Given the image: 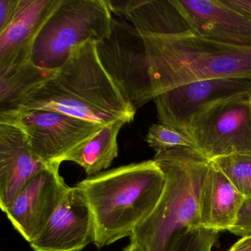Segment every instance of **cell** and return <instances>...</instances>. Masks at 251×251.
I'll return each instance as SVG.
<instances>
[{
  "label": "cell",
  "instance_id": "obj_3",
  "mask_svg": "<svg viewBox=\"0 0 251 251\" xmlns=\"http://www.w3.org/2000/svg\"><path fill=\"white\" fill-rule=\"evenodd\" d=\"M154 160L165 176L164 192L130 242L144 251H175L185 235L201 228V195L211 161L195 148L156 153Z\"/></svg>",
  "mask_w": 251,
  "mask_h": 251
},
{
  "label": "cell",
  "instance_id": "obj_4",
  "mask_svg": "<svg viewBox=\"0 0 251 251\" xmlns=\"http://www.w3.org/2000/svg\"><path fill=\"white\" fill-rule=\"evenodd\" d=\"M154 96L211 79L251 80V47L216 42L193 32L143 36Z\"/></svg>",
  "mask_w": 251,
  "mask_h": 251
},
{
  "label": "cell",
  "instance_id": "obj_8",
  "mask_svg": "<svg viewBox=\"0 0 251 251\" xmlns=\"http://www.w3.org/2000/svg\"><path fill=\"white\" fill-rule=\"evenodd\" d=\"M0 124L20 127L38 156L47 164H61L63 157L92 137L104 126L58 111L20 109L0 113Z\"/></svg>",
  "mask_w": 251,
  "mask_h": 251
},
{
  "label": "cell",
  "instance_id": "obj_2",
  "mask_svg": "<svg viewBox=\"0 0 251 251\" xmlns=\"http://www.w3.org/2000/svg\"><path fill=\"white\" fill-rule=\"evenodd\" d=\"M165 183L154 159L122 166L77 183L90 207L95 246L101 249L130 237L155 209Z\"/></svg>",
  "mask_w": 251,
  "mask_h": 251
},
{
  "label": "cell",
  "instance_id": "obj_12",
  "mask_svg": "<svg viewBox=\"0 0 251 251\" xmlns=\"http://www.w3.org/2000/svg\"><path fill=\"white\" fill-rule=\"evenodd\" d=\"M195 34L216 42L251 47V18L223 0H172Z\"/></svg>",
  "mask_w": 251,
  "mask_h": 251
},
{
  "label": "cell",
  "instance_id": "obj_27",
  "mask_svg": "<svg viewBox=\"0 0 251 251\" xmlns=\"http://www.w3.org/2000/svg\"><path fill=\"white\" fill-rule=\"evenodd\" d=\"M123 251H144V250L135 242H130Z\"/></svg>",
  "mask_w": 251,
  "mask_h": 251
},
{
  "label": "cell",
  "instance_id": "obj_14",
  "mask_svg": "<svg viewBox=\"0 0 251 251\" xmlns=\"http://www.w3.org/2000/svg\"><path fill=\"white\" fill-rule=\"evenodd\" d=\"M61 0H20L12 23L0 33V71L31 61L36 38Z\"/></svg>",
  "mask_w": 251,
  "mask_h": 251
},
{
  "label": "cell",
  "instance_id": "obj_1",
  "mask_svg": "<svg viewBox=\"0 0 251 251\" xmlns=\"http://www.w3.org/2000/svg\"><path fill=\"white\" fill-rule=\"evenodd\" d=\"M20 109L51 110L102 126L120 119L130 123L136 111L102 67L92 42L75 49L50 78L11 111Z\"/></svg>",
  "mask_w": 251,
  "mask_h": 251
},
{
  "label": "cell",
  "instance_id": "obj_7",
  "mask_svg": "<svg viewBox=\"0 0 251 251\" xmlns=\"http://www.w3.org/2000/svg\"><path fill=\"white\" fill-rule=\"evenodd\" d=\"M96 50L102 67L136 110L154 100L145 40L133 25L113 18L109 36L96 43Z\"/></svg>",
  "mask_w": 251,
  "mask_h": 251
},
{
  "label": "cell",
  "instance_id": "obj_10",
  "mask_svg": "<svg viewBox=\"0 0 251 251\" xmlns=\"http://www.w3.org/2000/svg\"><path fill=\"white\" fill-rule=\"evenodd\" d=\"M51 164L38 173L5 211L14 228L30 243L45 228L70 186Z\"/></svg>",
  "mask_w": 251,
  "mask_h": 251
},
{
  "label": "cell",
  "instance_id": "obj_15",
  "mask_svg": "<svg viewBox=\"0 0 251 251\" xmlns=\"http://www.w3.org/2000/svg\"><path fill=\"white\" fill-rule=\"evenodd\" d=\"M245 198L211 162L201 195V228L230 230Z\"/></svg>",
  "mask_w": 251,
  "mask_h": 251
},
{
  "label": "cell",
  "instance_id": "obj_5",
  "mask_svg": "<svg viewBox=\"0 0 251 251\" xmlns=\"http://www.w3.org/2000/svg\"><path fill=\"white\" fill-rule=\"evenodd\" d=\"M112 20L105 0H61L36 38L32 62L58 70L80 45L108 37Z\"/></svg>",
  "mask_w": 251,
  "mask_h": 251
},
{
  "label": "cell",
  "instance_id": "obj_23",
  "mask_svg": "<svg viewBox=\"0 0 251 251\" xmlns=\"http://www.w3.org/2000/svg\"><path fill=\"white\" fill-rule=\"evenodd\" d=\"M20 3V0H0V33L12 23Z\"/></svg>",
  "mask_w": 251,
  "mask_h": 251
},
{
  "label": "cell",
  "instance_id": "obj_17",
  "mask_svg": "<svg viewBox=\"0 0 251 251\" xmlns=\"http://www.w3.org/2000/svg\"><path fill=\"white\" fill-rule=\"evenodd\" d=\"M127 18L142 36L191 30L171 1L131 0Z\"/></svg>",
  "mask_w": 251,
  "mask_h": 251
},
{
  "label": "cell",
  "instance_id": "obj_6",
  "mask_svg": "<svg viewBox=\"0 0 251 251\" xmlns=\"http://www.w3.org/2000/svg\"><path fill=\"white\" fill-rule=\"evenodd\" d=\"M189 135L208 159L251 155V93L215 101L195 114Z\"/></svg>",
  "mask_w": 251,
  "mask_h": 251
},
{
  "label": "cell",
  "instance_id": "obj_24",
  "mask_svg": "<svg viewBox=\"0 0 251 251\" xmlns=\"http://www.w3.org/2000/svg\"><path fill=\"white\" fill-rule=\"evenodd\" d=\"M105 2L111 13L127 17L131 0H105Z\"/></svg>",
  "mask_w": 251,
  "mask_h": 251
},
{
  "label": "cell",
  "instance_id": "obj_18",
  "mask_svg": "<svg viewBox=\"0 0 251 251\" xmlns=\"http://www.w3.org/2000/svg\"><path fill=\"white\" fill-rule=\"evenodd\" d=\"M55 72L40 68L31 61L0 71V113L14 109L27 92L50 78Z\"/></svg>",
  "mask_w": 251,
  "mask_h": 251
},
{
  "label": "cell",
  "instance_id": "obj_13",
  "mask_svg": "<svg viewBox=\"0 0 251 251\" xmlns=\"http://www.w3.org/2000/svg\"><path fill=\"white\" fill-rule=\"evenodd\" d=\"M49 166L33 151L27 136L20 127L0 124V208L2 211L5 212L31 179Z\"/></svg>",
  "mask_w": 251,
  "mask_h": 251
},
{
  "label": "cell",
  "instance_id": "obj_11",
  "mask_svg": "<svg viewBox=\"0 0 251 251\" xmlns=\"http://www.w3.org/2000/svg\"><path fill=\"white\" fill-rule=\"evenodd\" d=\"M94 239L90 207L75 185L69 188L45 228L29 244L33 251H82Z\"/></svg>",
  "mask_w": 251,
  "mask_h": 251
},
{
  "label": "cell",
  "instance_id": "obj_21",
  "mask_svg": "<svg viewBox=\"0 0 251 251\" xmlns=\"http://www.w3.org/2000/svg\"><path fill=\"white\" fill-rule=\"evenodd\" d=\"M217 239V232L198 228L185 235L175 251H212Z\"/></svg>",
  "mask_w": 251,
  "mask_h": 251
},
{
  "label": "cell",
  "instance_id": "obj_22",
  "mask_svg": "<svg viewBox=\"0 0 251 251\" xmlns=\"http://www.w3.org/2000/svg\"><path fill=\"white\" fill-rule=\"evenodd\" d=\"M229 231L236 236H251V196L247 197L239 210L237 221Z\"/></svg>",
  "mask_w": 251,
  "mask_h": 251
},
{
  "label": "cell",
  "instance_id": "obj_25",
  "mask_svg": "<svg viewBox=\"0 0 251 251\" xmlns=\"http://www.w3.org/2000/svg\"><path fill=\"white\" fill-rule=\"evenodd\" d=\"M223 2L251 18V0H223Z\"/></svg>",
  "mask_w": 251,
  "mask_h": 251
},
{
  "label": "cell",
  "instance_id": "obj_20",
  "mask_svg": "<svg viewBox=\"0 0 251 251\" xmlns=\"http://www.w3.org/2000/svg\"><path fill=\"white\" fill-rule=\"evenodd\" d=\"M146 139L156 153L176 148H195L189 134L161 123L152 125L150 127Z\"/></svg>",
  "mask_w": 251,
  "mask_h": 251
},
{
  "label": "cell",
  "instance_id": "obj_19",
  "mask_svg": "<svg viewBox=\"0 0 251 251\" xmlns=\"http://www.w3.org/2000/svg\"><path fill=\"white\" fill-rule=\"evenodd\" d=\"M211 163L242 195L246 198L251 196V155L220 157Z\"/></svg>",
  "mask_w": 251,
  "mask_h": 251
},
{
  "label": "cell",
  "instance_id": "obj_9",
  "mask_svg": "<svg viewBox=\"0 0 251 251\" xmlns=\"http://www.w3.org/2000/svg\"><path fill=\"white\" fill-rule=\"evenodd\" d=\"M251 93V80L211 79L177 86L154 98L161 124L189 134L191 122L201 110L215 101L239 94Z\"/></svg>",
  "mask_w": 251,
  "mask_h": 251
},
{
  "label": "cell",
  "instance_id": "obj_16",
  "mask_svg": "<svg viewBox=\"0 0 251 251\" xmlns=\"http://www.w3.org/2000/svg\"><path fill=\"white\" fill-rule=\"evenodd\" d=\"M127 123H129L127 120L120 119L105 125L96 134L63 157L61 163H76L89 176L108 168L118 156L117 138L122 127Z\"/></svg>",
  "mask_w": 251,
  "mask_h": 251
},
{
  "label": "cell",
  "instance_id": "obj_26",
  "mask_svg": "<svg viewBox=\"0 0 251 251\" xmlns=\"http://www.w3.org/2000/svg\"><path fill=\"white\" fill-rule=\"evenodd\" d=\"M228 251H251V236H244L239 239Z\"/></svg>",
  "mask_w": 251,
  "mask_h": 251
}]
</instances>
